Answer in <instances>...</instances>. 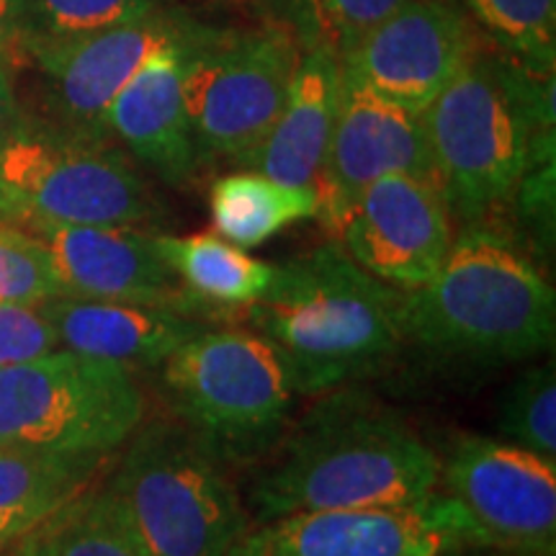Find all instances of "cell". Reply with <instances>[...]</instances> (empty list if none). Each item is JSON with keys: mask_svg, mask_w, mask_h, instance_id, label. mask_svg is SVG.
<instances>
[{"mask_svg": "<svg viewBox=\"0 0 556 556\" xmlns=\"http://www.w3.org/2000/svg\"><path fill=\"white\" fill-rule=\"evenodd\" d=\"M402 299L405 291L330 242L276 266L245 319L281 358L294 394H325L397 353L405 340Z\"/></svg>", "mask_w": 556, "mask_h": 556, "instance_id": "cell-1", "label": "cell"}, {"mask_svg": "<svg viewBox=\"0 0 556 556\" xmlns=\"http://www.w3.org/2000/svg\"><path fill=\"white\" fill-rule=\"evenodd\" d=\"M451 219L486 222L554 150V75L479 50L422 111Z\"/></svg>", "mask_w": 556, "mask_h": 556, "instance_id": "cell-2", "label": "cell"}, {"mask_svg": "<svg viewBox=\"0 0 556 556\" xmlns=\"http://www.w3.org/2000/svg\"><path fill=\"white\" fill-rule=\"evenodd\" d=\"M441 458L400 417L332 400L299 426L250 486L258 523L312 510L387 507L426 500Z\"/></svg>", "mask_w": 556, "mask_h": 556, "instance_id": "cell-3", "label": "cell"}, {"mask_svg": "<svg viewBox=\"0 0 556 556\" xmlns=\"http://www.w3.org/2000/svg\"><path fill=\"white\" fill-rule=\"evenodd\" d=\"M402 332L448 356L520 361L554 345L556 296L516 242L479 222L454 238L426 287L405 291Z\"/></svg>", "mask_w": 556, "mask_h": 556, "instance_id": "cell-4", "label": "cell"}, {"mask_svg": "<svg viewBox=\"0 0 556 556\" xmlns=\"http://www.w3.org/2000/svg\"><path fill=\"white\" fill-rule=\"evenodd\" d=\"M103 484L144 556H229L250 516L217 456L176 420L139 426Z\"/></svg>", "mask_w": 556, "mask_h": 556, "instance_id": "cell-5", "label": "cell"}, {"mask_svg": "<svg viewBox=\"0 0 556 556\" xmlns=\"http://www.w3.org/2000/svg\"><path fill=\"white\" fill-rule=\"evenodd\" d=\"M157 199L106 139L73 135L18 116L0 142V219L39 227H139L155 222Z\"/></svg>", "mask_w": 556, "mask_h": 556, "instance_id": "cell-6", "label": "cell"}, {"mask_svg": "<svg viewBox=\"0 0 556 556\" xmlns=\"http://www.w3.org/2000/svg\"><path fill=\"white\" fill-rule=\"evenodd\" d=\"M184 103L201 165H240L287 103L304 41L287 26L219 31L186 24Z\"/></svg>", "mask_w": 556, "mask_h": 556, "instance_id": "cell-7", "label": "cell"}, {"mask_svg": "<svg viewBox=\"0 0 556 556\" xmlns=\"http://www.w3.org/2000/svg\"><path fill=\"white\" fill-rule=\"evenodd\" d=\"M144 420L135 371L58 348L0 368V446L54 454H111Z\"/></svg>", "mask_w": 556, "mask_h": 556, "instance_id": "cell-8", "label": "cell"}, {"mask_svg": "<svg viewBox=\"0 0 556 556\" xmlns=\"http://www.w3.org/2000/svg\"><path fill=\"white\" fill-rule=\"evenodd\" d=\"M160 366L178 422L214 456L258 454L287 422L294 387L258 336L208 328Z\"/></svg>", "mask_w": 556, "mask_h": 556, "instance_id": "cell-9", "label": "cell"}, {"mask_svg": "<svg viewBox=\"0 0 556 556\" xmlns=\"http://www.w3.org/2000/svg\"><path fill=\"white\" fill-rule=\"evenodd\" d=\"M467 541L518 556L556 552V464L516 443L464 435L441 464Z\"/></svg>", "mask_w": 556, "mask_h": 556, "instance_id": "cell-10", "label": "cell"}, {"mask_svg": "<svg viewBox=\"0 0 556 556\" xmlns=\"http://www.w3.org/2000/svg\"><path fill=\"white\" fill-rule=\"evenodd\" d=\"M469 544L448 495L409 505L294 513L248 528L229 556H446Z\"/></svg>", "mask_w": 556, "mask_h": 556, "instance_id": "cell-11", "label": "cell"}, {"mask_svg": "<svg viewBox=\"0 0 556 556\" xmlns=\"http://www.w3.org/2000/svg\"><path fill=\"white\" fill-rule=\"evenodd\" d=\"M381 176H409L441 189L422 111L397 106L343 75L336 127L315 186L317 217L338 229Z\"/></svg>", "mask_w": 556, "mask_h": 556, "instance_id": "cell-12", "label": "cell"}, {"mask_svg": "<svg viewBox=\"0 0 556 556\" xmlns=\"http://www.w3.org/2000/svg\"><path fill=\"white\" fill-rule=\"evenodd\" d=\"M482 50L454 0H409L345 52L343 75L397 106L426 111L448 80Z\"/></svg>", "mask_w": 556, "mask_h": 556, "instance_id": "cell-13", "label": "cell"}, {"mask_svg": "<svg viewBox=\"0 0 556 556\" xmlns=\"http://www.w3.org/2000/svg\"><path fill=\"white\" fill-rule=\"evenodd\" d=\"M336 232L361 268L400 291L426 287L454 242L441 189L409 176L374 180Z\"/></svg>", "mask_w": 556, "mask_h": 556, "instance_id": "cell-14", "label": "cell"}, {"mask_svg": "<svg viewBox=\"0 0 556 556\" xmlns=\"http://www.w3.org/2000/svg\"><path fill=\"white\" fill-rule=\"evenodd\" d=\"M186 21L152 11L114 29L60 45L24 47L37 62L47 88L54 127L73 135L106 139V111L139 67L163 47L176 45Z\"/></svg>", "mask_w": 556, "mask_h": 556, "instance_id": "cell-15", "label": "cell"}, {"mask_svg": "<svg viewBox=\"0 0 556 556\" xmlns=\"http://www.w3.org/2000/svg\"><path fill=\"white\" fill-rule=\"evenodd\" d=\"M31 235L47 248L62 296L201 315L176 270L160 255L155 235L109 225L39 227Z\"/></svg>", "mask_w": 556, "mask_h": 556, "instance_id": "cell-16", "label": "cell"}, {"mask_svg": "<svg viewBox=\"0 0 556 556\" xmlns=\"http://www.w3.org/2000/svg\"><path fill=\"white\" fill-rule=\"evenodd\" d=\"M180 37L137 70L109 106L103 122L109 139H119L131 155L170 186L189 184L201 168L184 103Z\"/></svg>", "mask_w": 556, "mask_h": 556, "instance_id": "cell-17", "label": "cell"}, {"mask_svg": "<svg viewBox=\"0 0 556 556\" xmlns=\"http://www.w3.org/2000/svg\"><path fill=\"white\" fill-rule=\"evenodd\" d=\"M340 93L343 62L338 54L323 45H304L281 114L240 170L315 189L336 127Z\"/></svg>", "mask_w": 556, "mask_h": 556, "instance_id": "cell-18", "label": "cell"}, {"mask_svg": "<svg viewBox=\"0 0 556 556\" xmlns=\"http://www.w3.org/2000/svg\"><path fill=\"white\" fill-rule=\"evenodd\" d=\"M58 330L60 345L80 356L129 366H160L191 338L208 330L201 317L168 307L54 296L39 304Z\"/></svg>", "mask_w": 556, "mask_h": 556, "instance_id": "cell-19", "label": "cell"}, {"mask_svg": "<svg viewBox=\"0 0 556 556\" xmlns=\"http://www.w3.org/2000/svg\"><path fill=\"white\" fill-rule=\"evenodd\" d=\"M109 456L0 446V548L90 490Z\"/></svg>", "mask_w": 556, "mask_h": 556, "instance_id": "cell-20", "label": "cell"}, {"mask_svg": "<svg viewBox=\"0 0 556 556\" xmlns=\"http://www.w3.org/2000/svg\"><path fill=\"white\" fill-rule=\"evenodd\" d=\"M155 245L201 312L245 309L274 278L276 266L250 258L245 250L217 235H155Z\"/></svg>", "mask_w": 556, "mask_h": 556, "instance_id": "cell-21", "label": "cell"}, {"mask_svg": "<svg viewBox=\"0 0 556 556\" xmlns=\"http://www.w3.org/2000/svg\"><path fill=\"white\" fill-rule=\"evenodd\" d=\"M212 225L238 248H258L294 222L317 217V193L242 170L217 178L208 191Z\"/></svg>", "mask_w": 556, "mask_h": 556, "instance_id": "cell-22", "label": "cell"}, {"mask_svg": "<svg viewBox=\"0 0 556 556\" xmlns=\"http://www.w3.org/2000/svg\"><path fill=\"white\" fill-rule=\"evenodd\" d=\"M16 556H144L106 490L83 492L16 541Z\"/></svg>", "mask_w": 556, "mask_h": 556, "instance_id": "cell-23", "label": "cell"}, {"mask_svg": "<svg viewBox=\"0 0 556 556\" xmlns=\"http://www.w3.org/2000/svg\"><path fill=\"white\" fill-rule=\"evenodd\" d=\"M464 9L507 60L554 75L556 0H464Z\"/></svg>", "mask_w": 556, "mask_h": 556, "instance_id": "cell-24", "label": "cell"}, {"mask_svg": "<svg viewBox=\"0 0 556 556\" xmlns=\"http://www.w3.org/2000/svg\"><path fill=\"white\" fill-rule=\"evenodd\" d=\"M155 11V0H21V47L60 45L124 26Z\"/></svg>", "mask_w": 556, "mask_h": 556, "instance_id": "cell-25", "label": "cell"}, {"mask_svg": "<svg viewBox=\"0 0 556 556\" xmlns=\"http://www.w3.org/2000/svg\"><path fill=\"white\" fill-rule=\"evenodd\" d=\"M497 430L507 443L552 458L556 456V379L554 364L533 366L503 392Z\"/></svg>", "mask_w": 556, "mask_h": 556, "instance_id": "cell-26", "label": "cell"}, {"mask_svg": "<svg viewBox=\"0 0 556 556\" xmlns=\"http://www.w3.org/2000/svg\"><path fill=\"white\" fill-rule=\"evenodd\" d=\"M304 45H323L343 58L368 31L405 9L409 0H294Z\"/></svg>", "mask_w": 556, "mask_h": 556, "instance_id": "cell-27", "label": "cell"}, {"mask_svg": "<svg viewBox=\"0 0 556 556\" xmlns=\"http://www.w3.org/2000/svg\"><path fill=\"white\" fill-rule=\"evenodd\" d=\"M62 296L50 255L37 235L0 219V302L41 304Z\"/></svg>", "mask_w": 556, "mask_h": 556, "instance_id": "cell-28", "label": "cell"}, {"mask_svg": "<svg viewBox=\"0 0 556 556\" xmlns=\"http://www.w3.org/2000/svg\"><path fill=\"white\" fill-rule=\"evenodd\" d=\"M60 338L39 304L0 302V368L58 351Z\"/></svg>", "mask_w": 556, "mask_h": 556, "instance_id": "cell-29", "label": "cell"}, {"mask_svg": "<svg viewBox=\"0 0 556 556\" xmlns=\"http://www.w3.org/2000/svg\"><path fill=\"white\" fill-rule=\"evenodd\" d=\"M21 47V0H0V58L13 62Z\"/></svg>", "mask_w": 556, "mask_h": 556, "instance_id": "cell-30", "label": "cell"}, {"mask_svg": "<svg viewBox=\"0 0 556 556\" xmlns=\"http://www.w3.org/2000/svg\"><path fill=\"white\" fill-rule=\"evenodd\" d=\"M18 103L16 93H13V70L11 60L0 58V142L5 135L13 129V124L18 122Z\"/></svg>", "mask_w": 556, "mask_h": 556, "instance_id": "cell-31", "label": "cell"}, {"mask_svg": "<svg viewBox=\"0 0 556 556\" xmlns=\"http://www.w3.org/2000/svg\"><path fill=\"white\" fill-rule=\"evenodd\" d=\"M0 556H16V554H13V548L11 552H3V548H0Z\"/></svg>", "mask_w": 556, "mask_h": 556, "instance_id": "cell-32", "label": "cell"}]
</instances>
